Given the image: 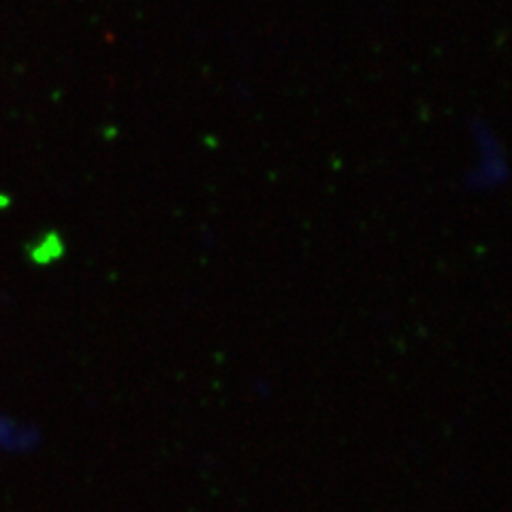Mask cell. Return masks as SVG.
Masks as SVG:
<instances>
[{"instance_id": "6da1fadb", "label": "cell", "mask_w": 512, "mask_h": 512, "mask_svg": "<svg viewBox=\"0 0 512 512\" xmlns=\"http://www.w3.org/2000/svg\"><path fill=\"white\" fill-rule=\"evenodd\" d=\"M62 242L58 235H47L43 242L32 250V259H35L37 263H50L54 259H58V256L62 254Z\"/></svg>"}]
</instances>
